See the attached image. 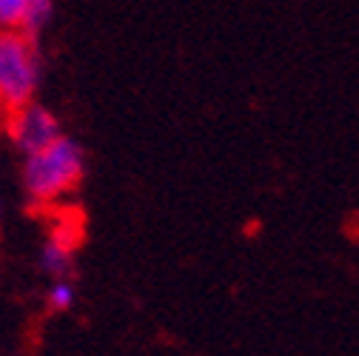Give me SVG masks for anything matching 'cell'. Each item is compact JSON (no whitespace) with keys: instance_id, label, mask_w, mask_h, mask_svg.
Masks as SVG:
<instances>
[{"instance_id":"6da1fadb","label":"cell","mask_w":359,"mask_h":356,"mask_svg":"<svg viewBox=\"0 0 359 356\" xmlns=\"http://www.w3.org/2000/svg\"><path fill=\"white\" fill-rule=\"evenodd\" d=\"M86 174V151L83 146L60 135L55 143L23 157L20 186L34 205H55L69 197Z\"/></svg>"},{"instance_id":"7a4b0ae2","label":"cell","mask_w":359,"mask_h":356,"mask_svg":"<svg viewBox=\"0 0 359 356\" xmlns=\"http://www.w3.org/2000/svg\"><path fill=\"white\" fill-rule=\"evenodd\" d=\"M40 74L43 60L37 40L15 29H0V109L12 111L34 100Z\"/></svg>"},{"instance_id":"3957f363","label":"cell","mask_w":359,"mask_h":356,"mask_svg":"<svg viewBox=\"0 0 359 356\" xmlns=\"http://www.w3.org/2000/svg\"><path fill=\"white\" fill-rule=\"evenodd\" d=\"M4 135L9 137L15 151L20 157H26V154H34L40 149H46L49 143H55L63 135V125L52 109H46L37 100H29V103L6 111Z\"/></svg>"},{"instance_id":"277c9868","label":"cell","mask_w":359,"mask_h":356,"mask_svg":"<svg viewBox=\"0 0 359 356\" xmlns=\"http://www.w3.org/2000/svg\"><path fill=\"white\" fill-rule=\"evenodd\" d=\"M74 256H77V228L57 226L43 240L37 262H40V271L49 280H63V277H72L74 271Z\"/></svg>"},{"instance_id":"5b68a950","label":"cell","mask_w":359,"mask_h":356,"mask_svg":"<svg viewBox=\"0 0 359 356\" xmlns=\"http://www.w3.org/2000/svg\"><path fill=\"white\" fill-rule=\"evenodd\" d=\"M52 18H55V0H29V6L23 12V18H20L18 32H23L32 40H37L43 32L49 29Z\"/></svg>"},{"instance_id":"8992f818","label":"cell","mask_w":359,"mask_h":356,"mask_svg":"<svg viewBox=\"0 0 359 356\" xmlns=\"http://www.w3.org/2000/svg\"><path fill=\"white\" fill-rule=\"evenodd\" d=\"M77 302V288H74V280L72 277H63V280H52L49 282V291H46V305L52 314H66L72 310Z\"/></svg>"},{"instance_id":"52a82bcc","label":"cell","mask_w":359,"mask_h":356,"mask_svg":"<svg viewBox=\"0 0 359 356\" xmlns=\"http://www.w3.org/2000/svg\"><path fill=\"white\" fill-rule=\"evenodd\" d=\"M26 6H29V0H0V29H15L18 32Z\"/></svg>"},{"instance_id":"ba28073f","label":"cell","mask_w":359,"mask_h":356,"mask_svg":"<svg viewBox=\"0 0 359 356\" xmlns=\"http://www.w3.org/2000/svg\"><path fill=\"white\" fill-rule=\"evenodd\" d=\"M4 120H6V111L0 109V135H4Z\"/></svg>"},{"instance_id":"9c48e42d","label":"cell","mask_w":359,"mask_h":356,"mask_svg":"<svg viewBox=\"0 0 359 356\" xmlns=\"http://www.w3.org/2000/svg\"><path fill=\"white\" fill-rule=\"evenodd\" d=\"M0 214H4V208H0Z\"/></svg>"}]
</instances>
